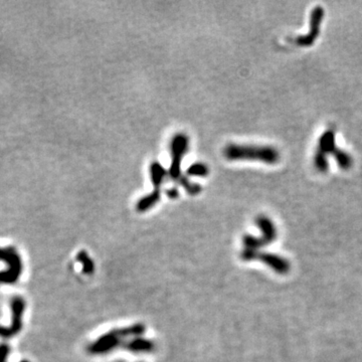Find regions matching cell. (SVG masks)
<instances>
[{
  "label": "cell",
  "mask_w": 362,
  "mask_h": 362,
  "mask_svg": "<svg viewBox=\"0 0 362 362\" xmlns=\"http://www.w3.org/2000/svg\"><path fill=\"white\" fill-rule=\"evenodd\" d=\"M224 155L228 160H256L266 164H276L280 160L279 151L270 146L230 144Z\"/></svg>",
  "instance_id": "6da1fadb"
},
{
  "label": "cell",
  "mask_w": 362,
  "mask_h": 362,
  "mask_svg": "<svg viewBox=\"0 0 362 362\" xmlns=\"http://www.w3.org/2000/svg\"><path fill=\"white\" fill-rule=\"evenodd\" d=\"M188 137L184 133L176 134L171 140V165L169 167L168 175L176 182H178L180 178L182 177L181 175V161H182L184 156L188 150Z\"/></svg>",
  "instance_id": "7a4b0ae2"
},
{
  "label": "cell",
  "mask_w": 362,
  "mask_h": 362,
  "mask_svg": "<svg viewBox=\"0 0 362 362\" xmlns=\"http://www.w3.org/2000/svg\"><path fill=\"white\" fill-rule=\"evenodd\" d=\"M0 260L8 266L6 270L0 272V284L16 283L22 272V262L18 252L14 248H0Z\"/></svg>",
  "instance_id": "3957f363"
},
{
  "label": "cell",
  "mask_w": 362,
  "mask_h": 362,
  "mask_svg": "<svg viewBox=\"0 0 362 362\" xmlns=\"http://www.w3.org/2000/svg\"><path fill=\"white\" fill-rule=\"evenodd\" d=\"M335 149V132L334 130H327L321 135L318 148L314 156V165L318 171L322 173L327 172L329 168L327 156L329 154L332 155Z\"/></svg>",
  "instance_id": "277c9868"
},
{
  "label": "cell",
  "mask_w": 362,
  "mask_h": 362,
  "mask_svg": "<svg viewBox=\"0 0 362 362\" xmlns=\"http://www.w3.org/2000/svg\"><path fill=\"white\" fill-rule=\"evenodd\" d=\"M26 309V302L22 297H14L12 301V322L10 327L0 326V337L8 339L16 335L22 328V313Z\"/></svg>",
  "instance_id": "5b68a950"
},
{
  "label": "cell",
  "mask_w": 362,
  "mask_h": 362,
  "mask_svg": "<svg viewBox=\"0 0 362 362\" xmlns=\"http://www.w3.org/2000/svg\"><path fill=\"white\" fill-rule=\"evenodd\" d=\"M324 18V10L321 6L315 8L311 12L310 30L307 34L295 38L294 42L300 46H310L317 40L320 34V26Z\"/></svg>",
  "instance_id": "8992f818"
},
{
  "label": "cell",
  "mask_w": 362,
  "mask_h": 362,
  "mask_svg": "<svg viewBox=\"0 0 362 362\" xmlns=\"http://www.w3.org/2000/svg\"><path fill=\"white\" fill-rule=\"evenodd\" d=\"M121 337L117 331H110L107 334L101 336L97 341L88 347V351L90 354H104L114 350L121 344Z\"/></svg>",
  "instance_id": "52a82bcc"
},
{
  "label": "cell",
  "mask_w": 362,
  "mask_h": 362,
  "mask_svg": "<svg viewBox=\"0 0 362 362\" xmlns=\"http://www.w3.org/2000/svg\"><path fill=\"white\" fill-rule=\"evenodd\" d=\"M264 262L266 266H268L272 270H274L279 275H286L291 270L290 262L283 256L274 254H262L258 252L256 258Z\"/></svg>",
  "instance_id": "ba28073f"
},
{
  "label": "cell",
  "mask_w": 362,
  "mask_h": 362,
  "mask_svg": "<svg viewBox=\"0 0 362 362\" xmlns=\"http://www.w3.org/2000/svg\"><path fill=\"white\" fill-rule=\"evenodd\" d=\"M256 224L260 230L262 236H260L268 244L273 242L277 238V230L275 224H273L268 216H258L256 218Z\"/></svg>",
  "instance_id": "9c48e42d"
},
{
  "label": "cell",
  "mask_w": 362,
  "mask_h": 362,
  "mask_svg": "<svg viewBox=\"0 0 362 362\" xmlns=\"http://www.w3.org/2000/svg\"><path fill=\"white\" fill-rule=\"evenodd\" d=\"M127 350L134 352V353H140V352H150L154 348V344L152 341L148 339H144L141 337H136L132 339L130 342L126 343L124 346Z\"/></svg>",
  "instance_id": "30bf717a"
},
{
  "label": "cell",
  "mask_w": 362,
  "mask_h": 362,
  "mask_svg": "<svg viewBox=\"0 0 362 362\" xmlns=\"http://www.w3.org/2000/svg\"><path fill=\"white\" fill-rule=\"evenodd\" d=\"M160 198H161L160 190H154V192H152L149 194L143 196L138 202V204H136L137 212H145L149 210L151 208H153L160 200Z\"/></svg>",
  "instance_id": "8fae6325"
},
{
  "label": "cell",
  "mask_w": 362,
  "mask_h": 362,
  "mask_svg": "<svg viewBox=\"0 0 362 362\" xmlns=\"http://www.w3.org/2000/svg\"><path fill=\"white\" fill-rule=\"evenodd\" d=\"M167 174H168V172L159 162H153L150 165L151 181H152L155 190H160Z\"/></svg>",
  "instance_id": "7c38bea8"
},
{
  "label": "cell",
  "mask_w": 362,
  "mask_h": 362,
  "mask_svg": "<svg viewBox=\"0 0 362 362\" xmlns=\"http://www.w3.org/2000/svg\"><path fill=\"white\" fill-rule=\"evenodd\" d=\"M332 156L335 158L337 164L340 166V168H342L343 170H348L352 167L353 165V160L352 157L344 150L337 148L334 150Z\"/></svg>",
  "instance_id": "4fadbf2b"
},
{
  "label": "cell",
  "mask_w": 362,
  "mask_h": 362,
  "mask_svg": "<svg viewBox=\"0 0 362 362\" xmlns=\"http://www.w3.org/2000/svg\"><path fill=\"white\" fill-rule=\"evenodd\" d=\"M76 260L82 264V272L86 275H90L94 272V262L90 260V258L88 256V254L84 250H80L76 254Z\"/></svg>",
  "instance_id": "5bb4252c"
},
{
  "label": "cell",
  "mask_w": 362,
  "mask_h": 362,
  "mask_svg": "<svg viewBox=\"0 0 362 362\" xmlns=\"http://www.w3.org/2000/svg\"><path fill=\"white\" fill-rule=\"evenodd\" d=\"M178 182L188 192V194L190 196H198V194H200L202 192V188L198 184L192 182V181L186 176L181 177Z\"/></svg>",
  "instance_id": "9a60e30c"
},
{
  "label": "cell",
  "mask_w": 362,
  "mask_h": 362,
  "mask_svg": "<svg viewBox=\"0 0 362 362\" xmlns=\"http://www.w3.org/2000/svg\"><path fill=\"white\" fill-rule=\"evenodd\" d=\"M145 331V327L142 324H135L132 325L130 327L124 328V329H120L118 330V333L120 335L121 338H125V337H129V336H134V337H139L140 335H142Z\"/></svg>",
  "instance_id": "2e32d148"
},
{
  "label": "cell",
  "mask_w": 362,
  "mask_h": 362,
  "mask_svg": "<svg viewBox=\"0 0 362 362\" xmlns=\"http://www.w3.org/2000/svg\"><path fill=\"white\" fill-rule=\"evenodd\" d=\"M188 175L190 176H200V177H204L210 173V170L208 168V166L202 162H198L194 163L192 165H190L186 171Z\"/></svg>",
  "instance_id": "e0dca14e"
},
{
  "label": "cell",
  "mask_w": 362,
  "mask_h": 362,
  "mask_svg": "<svg viewBox=\"0 0 362 362\" xmlns=\"http://www.w3.org/2000/svg\"><path fill=\"white\" fill-rule=\"evenodd\" d=\"M10 348L8 345L6 344H2L0 345V362H6V358L10 354Z\"/></svg>",
  "instance_id": "ac0fdd59"
},
{
  "label": "cell",
  "mask_w": 362,
  "mask_h": 362,
  "mask_svg": "<svg viewBox=\"0 0 362 362\" xmlns=\"http://www.w3.org/2000/svg\"><path fill=\"white\" fill-rule=\"evenodd\" d=\"M166 196L169 198H177L178 196H179V192L177 190V188H171V190H166Z\"/></svg>",
  "instance_id": "d6986e66"
},
{
  "label": "cell",
  "mask_w": 362,
  "mask_h": 362,
  "mask_svg": "<svg viewBox=\"0 0 362 362\" xmlns=\"http://www.w3.org/2000/svg\"><path fill=\"white\" fill-rule=\"evenodd\" d=\"M20 362H28V360H22Z\"/></svg>",
  "instance_id": "ffe728a7"
}]
</instances>
